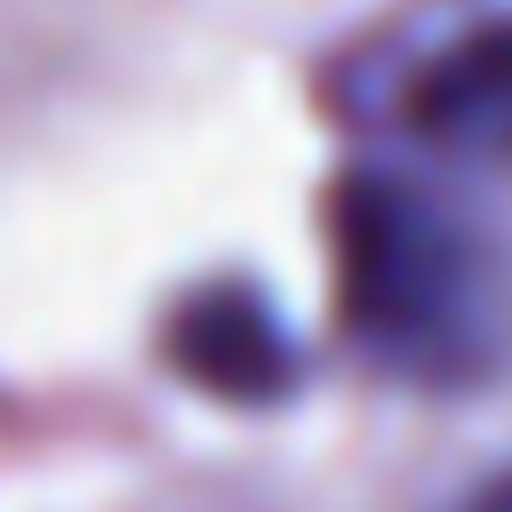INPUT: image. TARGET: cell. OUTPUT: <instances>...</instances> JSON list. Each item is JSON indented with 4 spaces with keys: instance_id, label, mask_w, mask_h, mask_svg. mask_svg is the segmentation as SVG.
<instances>
[{
    "instance_id": "obj_1",
    "label": "cell",
    "mask_w": 512,
    "mask_h": 512,
    "mask_svg": "<svg viewBox=\"0 0 512 512\" xmlns=\"http://www.w3.org/2000/svg\"><path fill=\"white\" fill-rule=\"evenodd\" d=\"M336 296L352 336L400 376H480L512 344V256L448 192L360 168L336 184Z\"/></svg>"
},
{
    "instance_id": "obj_2",
    "label": "cell",
    "mask_w": 512,
    "mask_h": 512,
    "mask_svg": "<svg viewBox=\"0 0 512 512\" xmlns=\"http://www.w3.org/2000/svg\"><path fill=\"white\" fill-rule=\"evenodd\" d=\"M168 360L224 400H280L296 376V336L248 280H208L168 312Z\"/></svg>"
},
{
    "instance_id": "obj_3",
    "label": "cell",
    "mask_w": 512,
    "mask_h": 512,
    "mask_svg": "<svg viewBox=\"0 0 512 512\" xmlns=\"http://www.w3.org/2000/svg\"><path fill=\"white\" fill-rule=\"evenodd\" d=\"M408 120L432 152L448 160H480V168H512V16L472 24L464 40H448L416 88H408Z\"/></svg>"
},
{
    "instance_id": "obj_4",
    "label": "cell",
    "mask_w": 512,
    "mask_h": 512,
    "mask_svg": "<svg viewBox=\"0 0 512 512\" xmlns=\"http://www.w3.org/2000/svg\"><path fill=\"white\" fill-rule=\"evenodd\" d=\"M464 512H512V472H504V480H496V488H480V496H472V504H464Z\"/></svg>"
}]
</instances>
